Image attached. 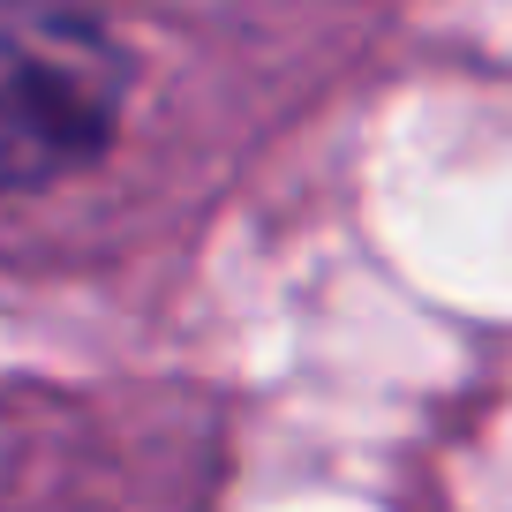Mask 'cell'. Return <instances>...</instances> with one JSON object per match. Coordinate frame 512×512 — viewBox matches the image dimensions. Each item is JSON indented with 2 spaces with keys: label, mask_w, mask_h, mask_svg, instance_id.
<instances>
[{
  "label": "cell",
  "mask_w": 512,
  "mask_h": 512,
  "mask_svg": "<svg viewBox=\"0 0 512 512\" xmlns=\"http://www.w3.org/2000/svg\"><path fill=\"white\" fill-rule=\"evenodd\" d=\"M121 98L128 53L83 0H0V196L91 166Z\"/></svg>",
  "instance_id": "cell-1"
}]
</instances>
